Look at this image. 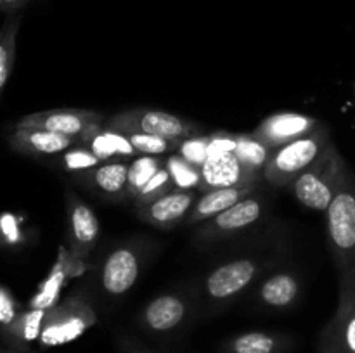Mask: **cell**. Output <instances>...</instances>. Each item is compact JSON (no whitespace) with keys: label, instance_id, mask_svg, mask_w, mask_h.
Returning <instances> with one entry per match:
<instances>
[{"label":"cell","instance_id":"obj_8","mask_svg":"<svg viewBox=\"0 0 355 353\" xmlns=\"http://www.w3.org/2000/svg\"><path fill=\"white\" fill-rule=\"evenodd\" d=\"M263 208H266V203H263L262 196L257 190V192L246 196L245 199L236 203L229 210L218 213L217 217L203 221L201 227L198 228L194 239L198 242H214L241 234V232L252 228L257 221L262 220Z\"/></svg>","mask_w":355,"mask_h":353},{"label":"cell","instance_id":"obj_11","mask_svg":"<svg viewBox=\"0 0 355 353\" xmlns=\"http://www.w3.org/2000/svg\"><path fill=\"white\" fill-rule=\"evenodd\" d=\"M66 227L69 253L73 258L82 262L92 253L99 239V220L92 208L73 190L66 192Z\"/></svg>","mask_w":355,"mask_h":353},{"label":"cell","instance_id":"obj_35","mask_svg":"<svg viewBox=\"0 0 355 353\" xmlns=\"http://www.w3.org/2000/svg\"><path fill=\"white\" fill-rule=\"evenodd\" d=\"M0 353H26V352H16V350H2V348H0Z\"/></svg>","mask_w":355,"mask_h":353},{"label":"cell","instance_id":"obj_27","mask_svg":"<svg viewBox=\"0 0 355 353\" xmlns=\"http://www.w3.org/2000/svg\"><path fill=\"white\" fill-rule=\"evenodd\" d=\"M166 168L172 175L173 183L177 189H198L201 185V170L196 166L189 165L186 159L180 158L179 154H172L166 159Z\"/></svg>","mask_w":355,"mask_h":353},{"label":"cell","instance_id":"obj_10","mask_svg":"<svg viewBox=\"0 0 355 353\" xmlns=\"http://www.w3.org/2000/svg\"><path fill=\"white\" fill-rule=\"evenodd\" d=\"M142 262H144V246L141 242L113 249L104 258L103 269H101L103 289L110 296H123L137 282Z\"/></svg>","mask_w":355,"mask_h":353},{"label":"cell","instance_id":"obj_7","mask_svg":"<svg viewBox=\"0 0 355 353\" xmlns=\"http://www.w3.org/2000/svg\"><path fill=\"white\" fill-rule=\"evenodd\" d=\"M266 263L255 258H238L217 266L205 279V296L215 305L229 303L248 289L263 273Z\"/></svg>","mask_w":355,"mask_h":353},{"label":"cell","instance_id":"obj_26","mask_svg":"<svg viewBox=\"0 0 355 353\" xmlns=\"http://www.w3.org/2000/svg\"><path fill=\"white\" fill-rule=\"evenodd\" d=\"M101 159L90 151L87 145H83L82 142L75 144L73 147H69L68 151H64L61 154V166L66 172L73 173V175H82V173L89 172V170L96 168L97 165H101Z\"/></svg>","mask_w":355,"mask_h":353},{"label":"cell","instance_id":"obj_33","mask_svg":"<svg viewBox=\"0 0 355 353\" xmlns=\"http://www.w3.org/2000/svg\"><path fill=\"white\" fill-rule=\"evenodd\" d=\"M28 0H0V6L7 10H16L19 9L21 6H24Z\"/></svg>","mask_w":355,"mask_h":353},{"label":"cell","instance_id":"obj_19","mask_svg":"<svg viewBox=\"0 0 355 353\" xmlns=\"http://www.w3.org/2000/svg\"><path fill=\"white\" fill-rule=\"evenodd\" d=\"M300 291V279L293 272H274L260 282L257 300L272 310H286L297 303Z\"/></svg>","mask_w":355,"mask_h":353},{"label":"cell","instance_id":"obj_14","mask_svg":"<svg viewBox=\"0 0 355 353\" xmlns=\"http://www.w3.org/2000/svg\"><path fill=\"white\" fill-rule=\"evenodd\" d=\"M191 315V300L182 293H163L153 298L141 314V324L155 334L175 331Z\"/></svg>","mask_w":355,"mask_h":353},{"label":"cell","instance_id":"obj_18","mask_svg":"<svg viewBox=\"0 0 355 353\" xmlns=\"http://www.w3.org/2000/svg\"><path fill=\"white\" fill-rule=\"evenodd\" d=\"M128 166H130L128 159H111V161H103L96 168L78 176L92 190H97L111 199H123L127 197Z\"/></svg>","mask_w":355,"mask_h":353},{"label":"cell","instance_id":"obj_22","mask_svg":"<svg viewBox=\"0 0 355 353\" xmlns=\"http://www.w3.org/2000/svg\"><path fill=\"white\" fill-rule=\"evenodd\" d=\"M270 154H272V149L257 141L252 134L236 135V159H238L239 166L255 180H260V176H263V170H266Z\"/></svg>","mask_w":355,"mask_h":353},{"label":"cell","instance_id":"obj_17","mask_svg":"<svg viewBox=\"0 0 355 353\" xmlns=\"http://www.w3.org/2000/svg\"><path fill=\"white\" fill-rule=\"evenodd\" d=\"M9 142L12 149L31 156L62 154L69 147L78 144L76 138L68 137V135L55 134V132L44 130V128L16 127V125H14Z\"/></svg>","mask_w":355,"mask_h":353},{"label":"cell","instance_id":"obj_32","mask_svg":"<svg viewBox=\"0 0 355 353\" xmlns=\"http://www.w3.org/2000/svg\"><path fill=\"white\" fill-rule=\"evenodd\" d=\"M116 350L118 353H159L148 348V346L142 345L141 341L134 339L132 336L123 334V332L116 334Z\"/></svg>","mask_w":355,"mask_h":353},{"label":"cell","instance_id":"obj_12","mask_svg":"<svg viewBox=\"0 0 355 353\" xmlns=\"http://www.w3.org/2000/svg\"><path fill=\"white\" fill-rule=\"evenodd\" d=\"M198 197V189H173L165 196L139 206L137 217L139 220L151 224L153 227L168 230L186 221Z\"/></svg>","mask_w":355,"mask_h":353},{"label":"cell","instance_id":"obj_3","mask_svg":"<svg viewBox=\"0 0 355 353\" xmlns=\"http://www.w3.org/2000/svg\"><path fill=\"white\" fill-rule=\"evenodd\" d=\"M331 144L326 127L274 149L263 170V179L274 187H288Z\"/></svg>","mask_w":355,"mask_h":353},{"label":"cell","instance_id":"obj_6","mask_svg":"<svg viewBox=\"0 0 355 353\" xmlns=\"http://www.w3.org/2000/svg\"><path fill=\"white\" fill-rule=\"evenodd\" d=\"M236 135L215 134L210 135L208 159L201 168L200 190L207 192L218 187L241 185V183H259L239 166L234 156Z\"/></svg>","mask_w":355,"mask_h":353},{"label":"cell","instance_id":"obj_2","mask_svg":"<svg viewBox=\"0 0 355 353\" xmlns=\"http://www.w3.org/2000/svg\"><path fill=\"white\" fill-rule=\"evenodd\" d=\"M347 168L349 166L338 149L329 144L322 151V154L288 187H291V192L295 194L298 203L304 204L305 208L326 211Z\"/></svg>","mask_w":355,"mask_h":353},{"label":"cell","instance_id":"obj_9","mask_svg":"<svg viewBox=\"0 0 355 353\" xmlns=\"http://www.w3.org/2000/svg\"><path fill=\"white\" fill-rule=\"evenodd\" d=\"M104 116L92 109H76V107H58V109L40 111V113L26 114L17 120L16 127H33L55 134L68 135L82 142L87 135L96 128L103 127Z\"/></svg>","mask_w":355,"mask_h":353},{"label":"cell","instance_id":"obj_21","mask_svg":"<svg viewBox=\"0 0 355 353\" xmlns=\"http://www.w3.org/2000/svg\"><path fill=\"white\" fill-rule=\"evenodd\" d=\"M288 346V338L276 332L252 331L227 339L220 346L222 353H281Z\"/></svg>","mask_w":355,"mask_h":353},{"label":"cell","instance_id":"obj_25","mask_svg":"<svg viewBox=\"0 0 355 353\" xmlns=\"http://www.w3.org/2000/svg\"><path fill=\"white\" fill-rule=\"evenodd\" d=\"M19 21V16H12L10 19H7V23L0 30V92L7 85L10 71H12Z\"/></svg>","mask_w":355,"mask_h":353},{"label":"cell","instance_id":"obj_29","mask_svg":"<svg viewBox=\"0 0 355 353\" xmlns=\"http://www.w3.org/2000/svg\"><path fill=\"white\" fill-rule=\"evenodd\" d=\"M208 149H210V135H196V137L180 141L179 145H177L175 154L186 159L189 165L201 170L208 159Z\"/></svg>","mask_w":355,"mask_h":353},{"label":"cell","instance_id":"obj_4","mask_svg":"<svg viewBox=\"0 0 355 353\" xmlns=\"http://www.w3.org/2000/svg\"><path fill=\"white\" fill-rule=\"evenodd\" d=\"M96 324V310L90 305L87 294L78 289L69 294L64 301L49 308L38 343L42 348L66 345L78 339Z\"/></svg>","mask_w":355,"mask_h":353},{"label":"cell","instance_id":"obj_24","mask_svg":"<svg viewBox=\"0 0 355 353\" xmlns=\"http://www.w3.org/2000/svg\"><path fill=\"white\" fill-rule=\"evenodd\" d=\"M166 161H163L159 156H137L130 161L128 166V180H127V197L134 199L141 194L146 183L153 179L156 172L162 166H165Z\"/></svg>","mask_w":355,"mask_h":353},{"label":"cell","instance_id":"obj_23","mask_svg":"<svg viewBox=\"0 0 355 353\" xmlns=\"http://www.w3.org/2000/svg\"><path fill=\"white\" fill-rule=\"evenodd\" d=\"M45 315H47V310H44V308H31V310L21 314L10 327V331L3 336L9 341L10 350L28 353L30 343L38 341V338H40Z\"/></svg>","mask_w":355,"mask_h":353},{"label":"cell","instance_id":"obj_20","mask_svg":"<svg viewBox=\"0 0 355 353\" xmlns=\"http://www.w3.org/2000/svg\"><path fill=\"white\" fill-rule=\"evenodd\" d=\"M83 145L90 149L101 161H111V159H128L139 156L134 145L121 132L113 130L110 127H99L87 135L82 141Z\"/></svg>","mask_w":355,"mask_h":353},{"label":"cell","instance_id":"obj_34","mask_svg":"<svg viewBox=\"0 0 355 353\" xmlns=\"http://www.w3.org/2000/svg\"><path fill=\"white\" fill-rule=\"evenodd\" d=\"M338 282H340V284H345V286L349 287L350 291H352V294H354V298H355V266H354L352 273H350V275L347 277V279L338 280Z\"/></svg>","mask_w":355,"mask_h":353},{"label":"cell","instance_id":"obj_30","mask_svg":"<svg viewBox=\"0 0 355 353\" xmlns=\"http://www.w3.org/2000/svg\"><path fill=\"white\" fill-rule=\"evenodd\" d=\"M173 189H177V187L175 183H173V179L172 175H170L165 163V166H162V168L153 175V179L146 183V187L141 190V194L135 197V203H137L139 206H142V204H148L151 203V201L158 199V197L165 196L166 192H170V190Z\"/></svg>","mask_w":355,"mask_h":353},{"label":"cell","instance_id":"obj_28","mask_svg":"<svg viewBox=\"0 0 355 353\" xmlns=\"http://www.w3.org/2000/svg\"><path fill=\"white\" fill-rule=\"evenodd\" d=\"M130 144L134 145L135 152L139 156H162L168 152H175L179 142L166 141V138L156 137L148 134H125Z\"/></svg>","mask_w":355,"mask_h":353},{"label":"cell","instance_id":"obj_16","mask_svg":"<svg viewBox=\"0 0 355 353\" xmlns=\"http://www.w3.org/2000/svg\"><path fill=\"white\" fill-rule=\"evenodd\" d=\"M259 190V183H241V185H231V187H218V189H210L207 192L201 194L198 197L196 204L193 206L191 213L187 215L186 225H196L203 224V221L210 220V218L217 217L222 211L229 210L245 199L250 194Z\"/></svg>","mask_w":355,"mask_h":353},{"label":"cell","instance_id":"obj_15","mask_svg":"<svg viewBox=\"0 0 355 353\" xmlns=\"http://www.w3.org/2000/svg\"><path fill=\"white\" fill-rule=\"evenodd\" d=\"M321 127L319 120L298 113H277L260 121L259 127L252 132L257 141L269 149H277L288 142L309 135Z\"/></svg>","mask_w":355,"mask_h":353},{"label":"cell","instance_id":"obj_5","mask_svg":"<svg viewBox=\"0 0 355 353\" xmlns=\"http://www.w3.org/2000/svg\"><path fill=\"white\" fill-rule=\"evenodd\" d=\"M106 127L121 134H148L173 142L201 135L200 127L191 121L151 107H132V109L120 111L110 118Z\"/></svg>","mask_w":355,"mask_h":353},{"label":"cell","instance_id":"obj_31","mask_svg":"<svg viewBox=\"0 0 355 353\" xmlns=\"http://www.w3.org/2000/svg\"><path fill=\"white\" fill-rule=\"evenodd\" d=\"M19 315L21 311L17 301L14 300V296L9 293L7 287L0 286V331H2L3 336L10 331V327H12Z\"/></svg>","mask_w":355,"mask_h":353},{"label":"cell","instance_id":"obj_13","mask_svg":"<svg viewBox=\"0 0 355 353\" xmlns=\"http://www.w3.org/2000/svg\"><path fill=\"white\" fill-rule=\"evenodd\" d=\"M321 353H355V298L340 284L338 308L321 334Z\"/></svg>","mask_w":355,"mask_h":353},{"label":"cell","instance_id":"obj_1","mask_svg":"<svg viewBox=\"0 0 355 353\" xmlns=\"http://www.w3.org/2000/svg\"><path fill=\"white\" fill-rule=\"evenodd\" d=\"M328 242L338 270L347 279L355 266V179L347 168L328 210Z\"/></svg>","mask_w":355,"mask_h":353}]
</instances>
